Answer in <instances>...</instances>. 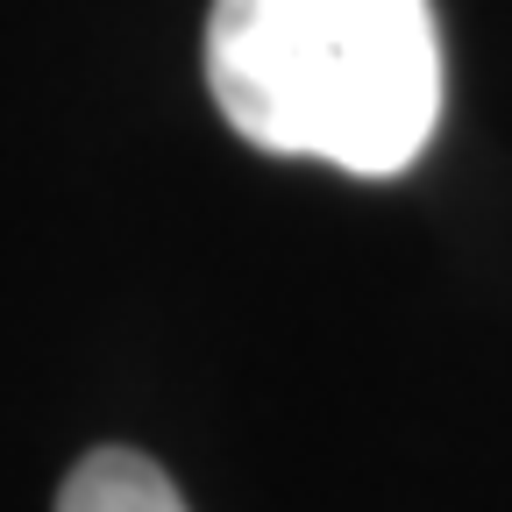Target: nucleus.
<instances>
[{
	"mask_svg": "<svg viewBox=\"0 0 512 512\" xmlns=\"http://www.w3.org/2000/svg\"><path fill=\"white\" fill-rule=\"evenodd\" d=\"M57 512H185V498L136 448H93V456H79V470L64 477Z\"/></svg>",
	"mask_w": 512,
	"mask_h": 512,
	"instance_id": "2",
	"label": "nucleus"
},
{
	"mask_svg": "<svg viewBox=\"0 0 512 512\" xmlns=\"http://www.w3.org/2000/svg\"><path fill=\"white\" fill-rule=\"evenodd\" d=\"M207 93L242 143L399 178L441 121L427 0H214Z\"/></svg>",
	"mask_w": 512,
	"mask_h": 512,
	"instance_id": "1",
	"label": "nucleus"
}]
</instances>
